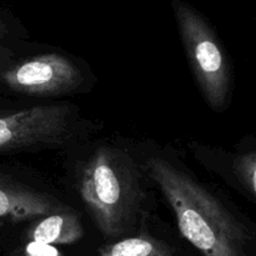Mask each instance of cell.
Here are the masks:
<instances>
[{"mask_svg":"<svg viewBox=\"0 0 256 256\" xmlns=\"http://www.w3.org/2000/svg\"><path fill=\"white\" fill-rule=\"evenodd\" d=\"M65 210L59 202L19 182L0 178V219L24 222Z\"/></svg>","mask_w":256,"mask_h":256,"instance_id":"8992f818","label":"cell"},{"mask_svg":"<svg viewBox=\"0 0 256 256\" xmlns=\"http://www.w3.org/2000/svg\"><path fill=\"white\" fill-rule=\"evenodd\" d=\"M146 172L172 206L182 236L202 256H256V224L162 158Z\"/></svg>","mask_w":256,"mask_h":256,"instance_id":"6da1fadb","label":"cell"},{"mask_svg":"<svg viewBox=\"0 0 256 256\" xmlns=\"http://www.w3.org/2000/svg\"><path fill=\"white\" fill-rule=\"evenodd\" d=\"M82 235L84 229L79 216L68 210L44 216L29 232L32 242L50 245L72 244L82 239Z\"/></svg>","mask_w":256,"mask_h":256,"instance_id":"52a82bcc","label":"cell"},{"mask_svg":"<svg viewBox=\"0 0 256 256\" xmlns=\"http://www.w3.org/2000/svg\"><path fill=\"white\" fill-rule=\"evenodd\" d=\"M99 256H175L172 248L165 242L148 236H132L106 245Z\"/></svg>","mask_w":256,"mask_h":256,"instance_id":"ba28073f","label":"cell"},{"mask_svg":"<svg viewBox=\"0 0 256 256\" xmlns=\"http://www.w3.org/2000/svg\"><path fill=\"white\" fill-rule=\"evenodd\" d=\"M79 194L105 238L122 236L136 224L142 202L139 175L120 150L102 146L92 155L80 172Z\"/></svg>","mask_w":256,"mask_h":256,"instance_id":"7a4b0ae2","label":"cell"},{"mask_svg":"<svg viewBox=\"0 0 256 256\" xmlns=\"http://www.w3.org/2000/svg\"><path fill=\"white\" fill-rule=\"evenodd\" d=\"M10 89L36 96H52L72 92L82 82L80 70L68 58L44 54L22 62L2 74Z\"/></svg>","mask_w":256,"mask_h":256,"instance_id":"5b68a950","label":"cell"},{"mask_svg":"<svg viewBox=\"0 0 256 256\" xmlns=\"http://www.w3.org/2000/svg\"><path fill=\"white\" fill-rule=\"evenodd\" d=\"M182 38L188 59L205 100L215 112L229 105L232 72L229 59L210 30L196 18L182 16Z\"/></svg>","mask_w":256,"mask_h":256,"instance_id":"3957f363","label":"cell"},{"mask_svg":"<svg viewBox=\"0 0 256 256\" xmlns=\"http://www.w3.org/2000/svg\"><path fill=\"white\" fill-rule=\"evenodd\" d=\"M2 115L5 114V112H4V110H0V115H2Z\"/></svg>","mask_w":256,"mask_h":256,"instance_id":"8fae6325","label":"cell"},{"mask_svg":"<svg viewBox=\"0 0 256 256\" xmlns=\"http://www.w3.org/2000/svg\"><path fill=\"white\" fill-rule=\"evenodd\" d=\"M25 256H62V252L50 244H44L39 242H30L24 248Z\"/></svg>","mask_w":256,"mask_h":256,"instance_id":"30bf717a","label":"cell"},{"mask_svg":"<svg viewBox=\"0 0 256 256\" xmlns=\"http://www.w3.org/2000/svg\"><path fill=\"white\" fill-rule=\"evenodd\" d=\"M72 119L68 105H42L0 116V152L59 144L68 138Z\"/></svg>","mask_w":256,"mask_h":256,"instance_id":"277c9868","label":"cell"},{"mask_svg":"<svg viewBox=\"0 0 256 256\" xmlns=\"http://www.w3.org/2000/svg\"><path fill=\"white\" fill-rule=\"evenodd\" d=\"M232 172L245 192L256 202V145L232 156Z\"/></svg>","mask_w":256,"mask_h":256,"instance_id":"9c48e42d","label":"cell"}]
</instances>
